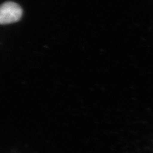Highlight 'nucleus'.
<instances>
[{"label": "nucleus", "mask_w": 153, "mask_h": 153, "mask_svg": "<svg viewBox=\"0 0 153 153\" xmlns=\"http://www.w3.org/2000/svg\"><path fill=\"white\" fill-rule=\"evenodd\" d=\"M21 6L16 3L8 1L4 3L0 8V23L7 25L18 21L22 16Z\"/></svg>", "instance_id": "1"}]
</instances>
